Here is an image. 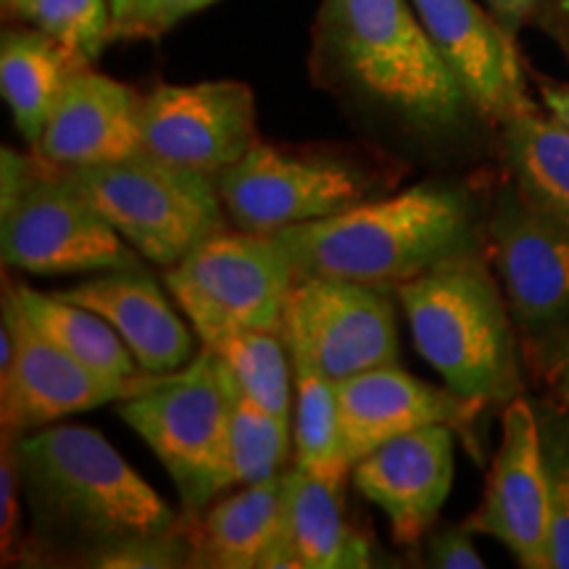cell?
<instances>
[{"label":"cell","mask_w":569,"mask_h":569,"mask_svg":"<svg viewBox=\"0 0 569 569\" xmlns=\"http://www.w3.org/2000/svg\"><path fill=\"white\" fill-rule=\"evenodd\" d=\"M196 546L193 528H182L174 532H161V536H146L127 540L122 546H113L90 559L88 567L103 569H172V567H193Z\"/></svg>","instance_id":"cell-30"},{"label":"cell","mask_w":569,"mask_h":569,"mask_svg":"<svg viewBox=\"0 0 569 569\" xmlns=\"http://www.w3.org/2000/svg\"><path fill=\"white\" fill-rule=\"evenodd\" d=\"M427 38L472 109L493 124L538 111L517 42L475 0H411Z\"/></svg>","instance_id":"cell-14"},{"label":"cell","mask_w":569,"mask_h":569,"mask_svg":"<svg viewBox=\"0 0 569 569\" xmlns=\"http://www.w3.org/2000/svg\"><path fill=\"white\" fill-rule=\"evenodd\" d=\"M343 478L293 467L284 472V517L272 569H365L369 540L346 519Z\"/></svg>","instance_id":"cell-20"},{"label":"cell","mask_w":569,"mask_h":569,"mask_svg":"<svg viewBox=\"0 0 569 569\" xmlns=\"http://www.w3.org/2000/svg\"><path fill=\"white\" fill-rule=\"evenodd\" d=\"M338 403L343 451L351 467L388 440L430 425L453 427L457 436L465 438L472 457L482 461L475 419L486 407L459 396L448 386H430L403 372L398 365L377 367L340 380Z\"/></svg>","instance_id":"cell-15"},{"label":"cell","mask_w":569,"mask_h":569,"mask_svg":"<svg viewBox=\"0 0 569 569\" xmlns=\"http://www.w3.org/2000/svg\"><path fill=\"white\" fill-rule=\"evenodd\" d=\"M315 48L330 82L415 132L459 130L475 111L411 0H322Z\"/></svg>","instance_id":"cell-3"},{"label":"cell","mask_w":569,"mask_h":569,"mask_svg":"<svg viewBox=\"0 0 569 569\" xmlns=\"http://www.w3.org/2000/svg\"><path fill=\"white\" fill-rule=\"evenodd\" d=\"M298 274L396 290L440 261L478 246L472 196L427 180L336 217L274 232Z\"/></svg>","instance_id":"cell-2"},{"label":"cell","mask_w":569,"mask_h":569,"mask_svg":"<svg viewBox=\"0 0 569 569\" xmlns=\"http://www.w3.org/2000/svg\"><path fill=\"white\" fill-rule=\"evenodd\" d=\"M457 430L430 425L398 436L351 467L353 488L388 517L398 546H417L432 530L453 486Z\"/></svg>","instance_id":"cell-16"},{"label":"cell","mask_w":569,"mask_h":569,"mask_svg":"<svg viewBox=\"0 0 569 569\" xmlns=\"http://www.w3.org/2000/svg\"><path fill=\"white\" fill-rule=\"evenodd\" d=\"M42 169H46V163L38 156H24L3 146V151H0V217L11 211L13 203L32 188Z\"/></svg>","instance_id":"cell-35"},{"label":"cell","mask_w":569,"mask_h":569,"mask_svg":"<svg viewBox=\"0 0 569 569\" xmlns=\"http://www.w3.org/2000/svg\"><path fill=\"white\" fill-rule=\"evenodd\" d=\"M106 222L159 267H174L198 243L224 230V201L213 174L151 153L84 169H59Z\"/></svg>","instance_id":"cell-6"},{"label":"cell","mask_w":569,"mask_h":569,"mask_svg":"<svg viewBox=\"0 0 569 569\" xmlns=\"http://www.w3.org/2000/svg\"><path fill=\"white\" fill-rule=\"evenodd\" d=\"M11 293L24 322L77 361L119 380H132L140 375V365L130 348L101 315L80 303L63 301L56 293H40L30 284L11 282Z\"/></svg>","instance_id":"cell-24"},{"label":"cell","mask_w":569,"mask_h":569,"mask_svg":"<svg viewBox=\"0 0 569 569\" xmlns=\"http://www.w3.org/2000/svg\"><path fill=\"white\" fill-rule=\"evenodd\" d=\"M488 246L522 338L569 322V227L525 201L515 182L498 190Z\"/></svg>","instance_id":"cell-12"},{"label":"cell","mask_w":569,"mask_h":569,"mask_svg":"<svg viewBox=\"0 0 569 569\" xmlns=\"http://www.w3.org/2000/svg\"><path fill=\"white\" fill-rule=\"evenodd\" d=\"M134 0H111V9H113V19H117V27L122 24V21L130 17Z\"/></svg>","instance_id":"cell-39"},{"label":"cell","mask_w":569,"mask_h":569,"mask_svg":"<svg viewBox=\"0 0 569 569\" xmlns=\"http://www.w3.org/2000/svg\"><path fill=\"white\" fill-rule=\"evenodd\" d=\"M24 3H27V0H3V9L11 11L13 17H17V11H19Z\"/></svg>","instance_id":"cell-40"},{"label":"cell","mask_w":569,"mask_h":569,"mask_svg":"<svg viewBox=\"0 0 569 569\" xmlns=\"http://www.w3.org/2000/svg\"><path fill=\"white\" fill-rule=\"evenodd\" d=\"M56 296L101 315L130 348L140 372H174L193 359V332L161 293L159 282L140 267L101 272L74 288L56 290Z\"/></svg>","instance_id":"cell-19"},{"label":"cell","mask_w":569,"mask_h":569,"mask_svg":"<svg viewBox=\"0 0 569 569\" xmlns=\"http://www.w3.org/2000/svg\"><path fill=\"white\" fill-rule=\"evenodd\" d=\"M17 17L88 63L101 59L106 46L117 38L111 0H27Z\"/></svg>","instance_id":"cell-28"},{"label":"cell","mask_w":569,"mask_h":569,"mask_svg":"<svg viewBox=\"0 0 569 569\" xmlns=\"http://www.w3.org/2000/svg\"><path fill=\"white\" fill-rule=\"evenodd\" d=\"M284 472L243 486L206 511L193 528V567L272 569L282 536Z\"/></svg>","instance_id":"cell-21"},{"label":"cell","mask_w":569,"mask_h":569,"mask_svg":"<svg viewBox=\"0 0 569 569\" xmlns=\"http://www.w3.org/2000/svg\"><path fill=\"white\" fill-rule=\"evenodd\" d=\"M290 436H293V425L269 415L251 398L240 396L232 409L230 436H227L222 493L282 475L290 457Z\"/></svg>","instance_id":"cell-27"},{"label":"cell","mask_w":569,"mask_h":569,"mask_svg":"<svg viewBox=\"0 0 569 569\" xmlns=\"http://www.w3.org/2000/svg\"><path fill=\"white\" fill-rule=\"evenodd\" d=\"M475 530L467 522L446 525L427 536L425 543V565L436 569H482L486 561L472 543Z\"/></svg>","instance_id":"cell-34"},{"label":"cell","mask_w":569,"mask_h":569,"mask_svg":"<svg viewBox=\"0 0 569 569\" xmlns=\"http://www.w3.org/2000/svg\"><path fill=\"white\" fill-rule=\"evenodd\" d=\"M501 151L519 196L569 227V130L551 113H522L498 124Z\"/></svg>","instance_id":"cell-23"},{"label":"cell","mask_w":569,"mask_h":569,"mask_svg":"<svg viewBox=\"0 0 569 569\" xmlns=\"http://www.w3.org/2000/svg\"><path fill=\"white\" fill-rule=\"evenodd\" d=\"M213 3L219 0H134L130 17L117 27V38H161Z\"/></svg>","instance_id":"cell-33"},{"label":"cell","mask_w":569,"mask_h":569,"mask_svg":"<svg viewBox=\"0 0 569 569\" xmlns=\"http://www.w3.org/2000/svg\"><path fill=\"white\" fill-rule=\"evenodd\" d=\"M142 96L84 67L63 88L34 156L51 169H84L140 153Z\"/></svg>","instance_id":"cell-18"},{"label":"cell","mask_w":569,"mask_h":569,"mask_svg":"<svg viewBox=\"0 0 569 569\" xmlns=\"http://www.w3.org/2000/svg\"><path fill=\"white\" fill-rule=\"evenodd\" d=\"M522 353L525 365L543 380L553 401L569 409V322L522 338Z\"/></svg>","instance_id":"cell-31"},{"label":"cell","mask_w":569,"mask_h":569,"mask_svg":"<svg viewBox=\"0 0 569 569\" xmlns=\"http://www.w3.org/2000/svg\"><path fill=\"white\" fill-rule=\"evenodd\" d=\"M132 380L96 372L77 361L32 330L17 309V353L9 372L0 377L3 432H11L13 438L27 436L53 425L56 419L122 401L130 393Z\"/></svg>","instance_id":"cell-17"},{"label":"cell","mask_w":569,"mask_h":569,"mask_svg":"<svg viewBox=\"0 0 569 569\" xmlns=\"http://www.w3.org/2000/svg\"><path fill=\"white\" fill-rule=\"evenodd\" d=\"M486 3L490 13L498 19V24H501L511 38H517L525 24L536 21L543 0H486Z\"/></svg>","instance_id":"cell-36"},{"label":"cell","mask_w":569,"mask_h":569,"mask_svg":"<svg viewBox=\"0 0 569 569\" xmlns=\"http://www.w3.org/2000/svg\"><path fill=\"white\" fill-rule=\"evenodd\" d=\"M21 493L46 551L84 559L127 540L188 528L98 430L53 425L13 438Z\"/></svg>","instance_id":"cell-1"},{"label":"cell","mask_w":569,"mask_h":569,"mask_svg":"<svg viewBox=\"0 0 569 569\" xmlns=\"http://www.w3.org/2000/svg\"><path fill=\"white\" fill-rule=\"evenodd\" d=\"M282 336L330 380L398 365L396 306L388 290L298 274L284 298Z\"/></svg>","instance_id":"cell-10"},{"label":"cell","mask_w":569,"mask_h":569,"mask_svg":"<svg viewBox=\"0 0 569 569\" xmlns=\"http://www.w3.org/2000/svg\"><path fill=\"white\" fill-rule=\"evenodd\" d=\"M224 356L243 396L269 415L290 422L296 401L293 359L282 330H248L211 346Z\"/></svg>","instance_id":"cell-26"},{"label":"cell","mask_w":569,"mask_h":569,"mask_svg":"<svg viewBox=\"0 0 569 569\" xmlns=\"http://www.w3.org/2000/svg\"><path fill=\"white\" fill-rule=\"evenodd\" d=\"M224 211L238 230L274 234L372 201L382 180L359 159L293 151L259 140L217 177Z\"/></svg>","instance_id":"cell-8"},{"label":"cell","mask_w":569,"mask_h":569,"mask_svg":"<svg viewBox=\"0 0 569 569\" xmlns=\"http://www.w3.org/2000/svg\"><path fill=\"white\" fill-rule=\"evenodd\" d=\"M540 103H543L546 113H551L557 122H561L569 130V82H557L549 77H536Z\"/></svg>","instance_id":"cell-38"},{"label":"cell","mask_w":569,"mask_h":569,"mask_svg":"<svg viewBox=\"0 0 569 569\" xmlns=\"http://www.w3.org/2000/svg\"><path fill=\"white\" fill-rule=\"evenodd\" d=\"M296 267L274 234L219 230L198 243L163 284L203 346L248 330H282Z\"/></svg>","instance_id":"cell-7"},{"label":"cell","mask_w":569,"mask_h":569,"mask_svg":"<svg viewBox=\"0 0 569 569\" xmlns=\"http://www.w3.org/2000/svg\"><path fill=\"white\" fill-rule=\"evenodd\" d=\"M293 359V453L296 467L322 478H348L343 451V432H340V403L338 382L319 372L309 359L290 351Z\"/></svg>","instance_id":"cell-25"},{"label":"cell","mask_w":569,"mask_h":569,"mask_svg":"<svg viewBox=\"0 0 569 569\" xmlns=\"http://www.w3.org/2000/svg\"><path fill=\"white\" fill-rule=\"evenodd\" d=\"M240 396L243 388L224 356L203 346L174 372H140L117 401V415L146 440L180 490L184 517L198 519L222 493L224 448Z\"/></svg>","instance_id":"cell-5"},{"label":"cell","mask_w":569,"mask_h":569,"mask_svg":"<svg viewBox=\"0 0 569 569\" xmlns=\"http://www.w3.org/2000/svg\"><path fill=\"white\" fill-rule=\"evenodd\" d=\"M467 525L501 540L519 567L551 569L549 482L530 398L517 396L503 407L501 446L490 461L480 507Z\"/></svg>","instance_id":"cell-13"},{"label":"cell","mask_w":569,"mask_h":569,"mask_svg":"<svg viewBox=\"0 0 569 569\" xmlns=\"http://www.w3.org/2000/svg\"><path fill=\"white\" fill-rule=\"evenodd\" d=\"M92 67L38 27L6 30L0 40V92L13 127L27 146L38 148L63 88L77 71Z\"/></svg>","instance_id":"cell-22"},{"label":"cell","mask_w":569,"mask_h":569,"mask_svg":"<svg viewBox=\"0 0 569 569\" xmlns=\"http://www.w3.org/2000/svg\"><path fill=\"white\" fill-rule=\"evenodd\" d=\"M536 21L559 42L569 61V0H543Z\"/></svg>","instance_id":"cell-37"},{"label":"cell","mask_w":569,"mask_h":569,"mask_svg":"<svg viewBox=\"0 0 569 569\" xmlns=\"http://www.w3.org/2000/svg\"><path fill=\"white\" fill-rule=\"evenodd\" d=\"M259 142L256 98L246 82L156 84L142 96L140 151L219 177Z\"/></svg>","instance_id":"cell-11"},{"label":"cell","mask_w":569,"mask_h":569,"mask_svg":"<svg viewBox=\"0 0 569 569\" xmlns=\"http://www.w3.org/2000/svg\"><path fill=\"white\" fill-rule=\"evenodd\" d=\"M21 478L17 457H13V436L3 432V451H0V551L3 567L19 565L27 557L30 546L21 538V511H19Z\"/></svg>","instance_id":"cell-32"},{"label":"cell","mask_w":569,"mask_h":569,"mask_svg":"<svg viewBox=\"0 0 569 569\" xmlns=\"http://www.w3.org/2000/svg\"><path fill=\"white\" fill-rule=\"evenodd\" d=\"M3 264L30 274L117 272L142 256L59 169L46 167L32 188L0 217Z\"/></svg>","instance_id":"cell-9"},{"label":"cell","mask_w":569,"mask_h":569,"mask_svg":"<svg viewBox=\"0 0 569 569\" xmlns=\"http://www.w3.org/2000/svg\"><path fill=\"white\" fill-rule=\"evenodd\" d=\"M543 448L551 507V569H569V409L543 398L532 401Z\"/></svg>","instance_id":"cell-29"},{"label":"cell","mask_w":569,"mask_h":569,"mask_svg":"<svg viewBox=\"0 0 569 569\" xmlns=\"http://www.w3.org/2000/svg\"><path fill=\"white\" fill-rule=\"evenodd\" d=\"M422 359L459 396L507 407L522 396V346L503 288L478 246L393 290Z\"/></svg>","instance_id":"cell-4"}]
</instances>
